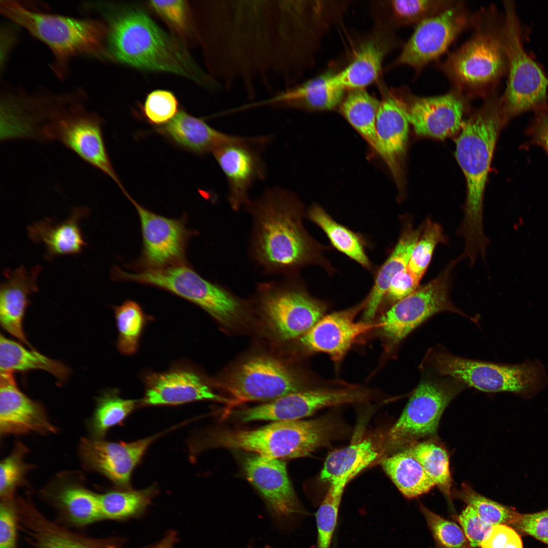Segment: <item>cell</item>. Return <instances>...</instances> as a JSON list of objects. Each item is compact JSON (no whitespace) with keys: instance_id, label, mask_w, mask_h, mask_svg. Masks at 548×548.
Masks as SVG:
<instances>
[{"instance_id":"cell-23","label":"cell","mask_w":548,"mask_h":548,"mask_svg":"<svg viewBox=\"0 0 548 548\" xmlns=\"http://www.w3.org/2000/svg\"><path fill=\"white\" fill-rule=\"evenodd\" d=\"M160 434L130 442L82 438L81 458L90 468L104 475L123 489H129L132 472L149 446Z\"/></svg>"},{"instance_id":"cell-32","label":"cell","mask_w":548,"mask_h":548,"mask_svg":"<svg viewBox=\"0 0 548 548\" xmlns=\"http://www.w3.org/2000/svg\"><path fill=\"white\" fill-rule=\"evenodd\" d=\"M46 497L58 522L70 528H83L102 520L98 494L84 487L65 486Z\"/></svg>"},{"instance_id":"cell-7","label":"cell","mask_w":548,"mask_h":548,"mask_svg":"<svg viewBox=\"0 0 548 548\" xmlns=\"http://www.w3.org/2000/svg\"><path fill=\"white\" fill-rule=\"evenodd\" d=\"M426 361L440 375L485 392H507L528 398L548 386L545 368L536 360L501 364L465 358L434 350L428 353Z\"/></svg>"},{"instance_id":"cell-12","label":"cell","mask_w":548,"mask_h":548,"mask_svg":"<svg viewBox=\"0 0 548 548\" xmlns=\"http://www.w3.org/2000/svg\"><path fill=\"white\" fill-rule=\"evenodd\" d=\"M255 301L271 331L283 341L301 337L324 316L325 311L292 276L258 283Z\"/></svg>"},{"instance_id":"cell-41","label":"cell","mask_w":548,"mask_h":548,"mask_svg":"<svg viewBox=\"0 0 548 548\" xmlns=\"http://www.w3.org/2000/svg\"><path fill=\"white\" fill-rule=\"evenodd\" d=\"M307 215L322 229L336 249L362 266L369 267L370 263L362 244L354 233L335 221L318 206L312 207Z\"/></svg>"},{"instance_id":"cell-24","label":"cell","mask_w":548,"mask_h":548,"mask_svg":"<svg viewBox=\"0 0 548 548\" xmlns=\"http://www.w3.org/2000/svg\"><path fill=\"white\" fill-rule=\"evenodd\" d=\"M364 305L323 316L300 337L301 345L312 352L327 354L334 362L339 363L359 336L379 327L378 323L355 321Z\"/></svg>"},{"instance_id":"cell-19","label":"cell","mask_w":548,"mask_h":548,"mask_svg":"<svg viewBox=\"0 0 548 548\" xmlns=\"http://www.w3.org/2000/svg\"><path fill=\"white\" fill-rule=\"evenodd\" d=\"M243 467L247 479L264 499L273 522L288 531L301 510L285 462L255 455L245 458Z\"/></svg>"},{"instance_id":"cell-47","label":"cell","mask_w":548,"mask_h":548,"mask_svg":"<svg viewBox=\"0 0 548 548\" xmlns=\"http://www.w3.org/2000/svg\"><path fill=\"white\" fill-rule=\"evenodd\" d=\"M456 496L472 506L484 521L492 526L504 524L513 526L521 515L512 508L480 494L467 485L463 484L456 492Z\"/></svg>"},{"instance_id":"cell-44","label":"cell","mask_w":548,"mask_h":548,"mask_svg":"<svg viewBox=\"0 0 548 548\" xmlns=\"http://www.w3.org/2000/svg\"><path fill=\"white\" fill-rule=\"evenodd\" d=\"M349 482L346 479L338 478L330 483L327 493L316 514L318 531L317 548H330L341 498Z\"/></svg>"},{"instance_id":"cell-5","label":"cell","mask_w":548,"mask_h":548,"mask_svg":"<svg viewBox=\"0 0 548 548\" xmlns=\"http://www.w3.org/2000/svg\"><path fill=\"white\" fill-rule=\"evenodd\" d=\"M341 426L336 418L324 416L310 420L274 421L252 430L208 431L191 443L194 452L220 447L244 450L277 459L306 456L337 435Z\"/></svg>"},{"instance_id":"cell-38","label":"cell","mask_w":548,"mask_h":548,"mask_svg":"<svg viewBox=\"0 0 548 548\" xmlns=\"http://www.w3.org/2000/svg\"><path fill=\"white\" fill-rule=\"evenodd\" d=\"M380 101L365 89L348 90L339 107L350 125L375 150V125Z\"/></svg>"},{"instance_id":"cell-56","label":"cell","mask_w":548,"mask_h":548,"mask_svg":"<svg viewBox=\"0 0 548 548\" xmlns=\"http://www.w3.org/2000/svg\"><path fill=\"white\" fill-rule=\"evenodd\" d=\"M420 283L404 268L394 276L386 294L391 300L396 302L416 291Z\"/></svg>"},{"instance_id":"cell-16","label":"cell","mask_w":548,"mask_h":548,"mask_svg":"<svg viewBox=\"0 0 548 548\" xmlns=\"http://www.w3.org/2000/svg\"><path fill=\"white\" fill-rule=\"evenodd\" d=\"M124 194L134 206L141 222L143 249L136 264L141 270L186 263L187 243L195 232L187 228L186 219L157 214L141 206L127 192Z\"/></svg>"},{"instance_id":"cell-9","label":"cell","mask_w":548,"mask_h":548,"mask_svg":"<svg viewBox=\"0 0 548 548\" xmlns=\"http://www.w3.org/2000/svg\"><path fill=\"white\" fill-rule=\"evenodd\" d=\"M0 8L5 16L47 44L59 64L77 54L104 52L108 28L98 20L36 12L15 1H1Z\"/></svg>"},{"instance_id":"cell-43","label":"cell","mask_w":548,"mask_h":548,"mask_svg":"<svg viewBox=\"0 0 548 548\" xmlns=\"http://www.w3.org/2000/svg\"><path fill=\"white\" fill-rule=\"evenodd\" d=\"M137 401L121 398L117 390L102 394L96 400L90 429L96 438H101L111 427L121 423L135 408Z\"/></svg>"},{"instance_id":"cell-4","label":"cell","mask_w":548,"mask_h":548,"mask_svg":"<svg viewBox=\"0 0 548 548\" xmlns=\"http://www.w3.org/2000/svg\"><path fill=\"white\" fill-rule=\"evenodd\" d=\"M107 47L115 60L142 70L163 71L191 78L209 88L212 77L190 60L179 44L145 13L124 11L110 21Z\"/></svg>"},{"instance_id":"cell-3","label":"cell","mask_w":548,"mask_h":548,"mask_svg":"<svg viewBox=\"0 0 548 548\" xmlns=\"http://www.w3.org/2000/svg\"><path fill=\"white\" fill-rule=\"evenodd\" d=\"M507 121L500 97L494 93L463 122L456 141L455 155L467 184L462 222L458 234L465 240L467 255L484 254L489 243L483 225L486 184L499 132Z\"/></svg>"},{"instance_id":"cell-22","label":"cell","mask_w":548,"mask_h":548,"mask_svg":"<svg viewBox=\"0 0 548 548\" xmlns=\"http://www.w3.org/2000/svg\"><path fill=\"white\" fill-rule=\"evenodd\" d=\"M269 139L268 136L251 137L246 141L224 145L213 153L226 178L228 200L234 211L249 202L250 188L256 181L265 177V166L257 149Z\"/></svg>"},{"instance_id":"cell-14","label":"cell","mask_w":548,"mask_h":548,"mask_svg":"<svg viewBox=\"0 0 548 548\" xmlns=\"http://www.w3.org/2000/svg\"><path fill=\"white\" fill-rule=\"evenodd\" d=\"M221 387L230 395L225 413L241 403L270 401L302 390L300 378L282 361L268 355L252 356L225 378Z\"/></svg>"},{"instance_id":"cell-42","label":"cell","mask_w":548,"mask_h":548,"mask_svg":"<svg viewBox=\"0 0 548 548\" xmlns=\"http://www.w3.org/2000/svg\"><path fill=\"white\" fill-rule=\"evenodd\" d=\"M114 310L118 332V349L125 355H132L138 349L145 315L140 305L132 300L114 306Z\"/></svg>"},{"instance_id":"cell-39","label":"cell","mask_w":548,"mask_h":548,"mask_svg":"<svg viewBox=\"0 0 548 548\" xmlns=\"http://www.w3.org/2000/svg\"><path fill=\"white\" fill-rule=\"evenodd\" d=\"M157 493L153 486L141 490L127 489L98 494L102 520L123 521L142 516Z\"/></svg>"},{"instance_id":"cell-29","label":"cell","mask_w":548,"mask_h":548,"mask_svg":"<svg viewBox=\"0 0 548 548\" xmlns=\"http://www.w3.org/2000/svg\"><path fill=\"white\" fill-rule=\"evenodd\" d=\"M41 270L36 265L27 270L23 266L3 272L4 281L0 288V323L3 328L28 348L34 349L23 331V321L29 305V296L38 291L37 284Z\"/></svg>"},{"instance_id":"cell-50","label":"cell","mask_w":548,"mask_h":548,"mask_svg":"<svg viewBox=\"0 0 548 548\" xmlns=\"http://www.w3.org/2000/svg\"><path fill=\"white\" fill-rule=\"evenodd\" d=\"M421 509L439 548H470L463 531L456 524L444 519L421 505Z\"/></svg>"},{"instance_id":"cell-6","label":"cell","mask_w":548,"mask_h":548,"mask_svg":"<svg viewBox=\"0 0 548 548\" xmlns=\"http://www.w3.org/2000/svg\"><path fill=\"white\" fill-rule=\"evenodd\" d=\"M472 36L441 64L443 73L462 95L487 97L507 71L503 21L484 12Z\"/></svg>"},{"instance_id":"cell-13","label":"cell","mask_w":548,"mask_h":548,"mask_svg":"<svg viewBox=\"0 0 548 548\" xmlns=\"http://www.w3.org/2000/svg\"><path fill=\"white\" fill-rule=\"evenodd\" d=\"M459 260L451 261L434 279L396 302L383 316L379 328L389 344L398 345L423 322L442 312L457 313L476 322L451 300L452 272Z\"/></svg>"},{"instance_id":"cell-35","label":"cell","mask_w":548,"mask_h":548,"mask_svg":"<svg viewBox=\"0 0 548 548\" xmlns=\"http://www.w3.org/2000/svg\"><path fill=\"white\" fill-rule=\"evenodd\" d=\"M1 372L39 369L52 374L60 384L65 382L71 369L62 363L50 358L34 349H27L18 342L0 335Z\"/></svg>"},{"instance_id":"cell-55","label":"cell","mask_w":548,"mask_h":548,"mask_svg":"<svg viewBox=\"0 0 548 548\" xmlns=\"http://www.w3.org/2000/svg\"><path fill=\"white\" fill-rule=\"evenodd\" d=\"M513 527L548 545V508L532 513H521Z\"/></svg>"},{"instance_id":"cell-37","label":"cell","mask_w":548,"mask_h":548,"mask_svg":"<svg viewBox=\"0 0 548 548\" xmlns=\"http://www.w3.org/2000/svg\"><path fill=\"white\" fill-rule=\"evenodd\" d=\"M381 465L400 492L407 498L417 497L436 486L420 463L405 450L384 458Z\"/></svg>"},{"instance_id":"cell-36","label":"cell","mask_w":548,"mask_h":548,"mask_svg":"<svg viewBox=\"0 0 548 548\" xmlns=\"http://www.w3.org/2000/svg\"><path fill=\"white\" fill-rule=\"evenodd\" d=\"M381 456V450L371 440L364 439L331 452L320 474L322 481L345 478L349 482Z\"/></svg>"},{"instance_id":"cell-45","label":"cell","mask_w":548,"mask_h":548,"mask_svg":"<svg viewBox=\"0 0 548 548\" xmlns=\"http://www.w3.org/2000/svg\"><path fill=\"white\" fill-rule=\"evenodd\" d=\"M423 223L421 234L405 267L420 282L428 269L435 248L438 245L446 244L448 242L439 224L429 219Z\"/></svg>"},{"instance_id":"cell-10","label":"cell","mask_w":548,"mask_h":548,"mask_svg":"<svg viewBox=\"0 0 548 548\" xmlns=\"http://www.w3.org/2000/svg\"><path fill=\"white\" fill-rule=\"evenodd\" d=\"M447 378H423L400 417L386 435L381 447V455L386 454L390 456L413 446L423 438L436 435L444 409L465 386Z\"/></svg>"},{"instance_id":"cell-34","label":"cell","mask_w":548,"mask_h":548,"mask_svg":"<svg viewBox=\"0 0 548 548\" xmlns=\"http://www.w3.org/2000/svg\"><path fill=\"white\" fill-rule=\"evenodd\" d=\"M390 44L376 37L362 43L353 60L344 68L334 73L336 82L345 90L365 89L380 76L384 59Z\"/></svg>"},{"instance_id":"cell-2","label":"cell","mask_w":548,"mask_h":548,"mask_svg":"<svg viewBox=\"0 0 548 548\" xmlns=\"http://www.w3.org/2000/svg\"><path fill=\"white\" fill-rule=\"evenodd\" d=\"M252 219V259L267 274L292 276L312 257L301 224L302 205L291 191L274 187L244 207Z\"/></svg>"},{"instance_id":"cell-25","label":"cell","mask_w":548,"mask_h":548,"mask_svg":"<svg viewBox=\"0 0 548 548\" xmlns=\"http://www.w3.org/2000/svg\"><path fill=\"white\" fill-rule=\"evenodd\" d=\"M146 391L142 400L145 405H178L198 400L222 402L228 406L231 400L213 391L195 371L186 368L147 374Z\"/></svg>"},{"instance_id":"cell-15","label":"cell","mask_w":548,"mask_h":548,"mask_svg":"<svg viewBox=\"0 0 548 548\" xmlns=\"http://www.w3.org/2000/svg\"><path fill=\"white\" fill-rule=\"evenodd\" d=\"M46 121L37 129L34 138L60 142L124 189L107 153L98 116L77 108L51 112Z\"/></svg>"},{"instance_id":"cell-28","label":"cell","mask_w":548,"mask_h":548,"mask_svg":"<svg viewBox=\"0 0 548 548\" xmlns=\"http://www.w3.org/2000/svg\"><path fill=\"white\" fill-rule=\"evenodd\" d=\"M409 123L403 108L389 91L380 101L377 114L375 151L385 162L399 187L403 185Z\"/></svg>"},{"instance_id":"cell-49","label":"cell","mask_w":548,"mask_h":548,"mask_svg":"<svg viewBox=\"0 0 548 548\" xmlns=\"http://www.w3.org/2000/svg\"><path fill=\"white\" fill-rule=\"evenodd\" d=\"M141 109L147 121L157 127L167 124L179 112L177 98L171 91L165 90L149 93Z\"/></svg>"},{"instance_id":"cell-48","label":"cell","mask_w":548,"mask_h":548,"mask_svg":"<svg viewBox=\"0 0 548 548\" xmlns=\"http://www.w3.org/2000/svg\"><path fill=\"white\" fill-rule=\"evenodd\" d=\"M27 449L21 443H17L14 450L3 460L0 465L1 500H12L17 488L24 480L29 469L28 464L23 461V457Z\"/></svg>"},{"instance_id":"cell-33","label":"cell","mask_w":548,"mask_h":548,"mask_svg":"<svg viewBox=\"0 0 548 548\" xmlns=\"http://www.w3.org/2000/svg\"><path fill=\"white\" fill-rule=\"evenodd\" d=\"M423 228V223L417 228L413 227L411 222L405 224L393 251L378 272L365 303L363 321L371 322L392 279L408 264Z\"/></svg>"},{"instance_id":"cell-20","label":"cell","mask_w":548,"mask_h":548,"mask_svg":"<svg viewBox=\"0 0 548 548\" xmlns=\"http://www.w3.org/2000/svg\"><path fill=\"white\" fill-rule=\"evenodd\" d=\"M360 398L354 387L301 390L239 411L237 415L244 422L299 420L326 407L358 403Z\"/></svg>"},{"instance_id":"cell-46","label":"cell","mask_w":548,"mask_h":548,"mask_svg":"<svg viewBox=\"0 0 548 548\" xmlns=\"http://www.w3.org/2000/svg\"><path fill=\"white\" fill-rule=\"evenodd\" d=\"M458 1L396 0L389 4L391 14L398 25H417L454 6Z\"/></svg>"},{"instance_id":"cell-18","label":"cell","mask_w":548,"mask_h":548,"mask_svg":"<svg viewBox=\"0 0 548 548\" xmlns=\"http://www.w3.org/2000/svg\"><path fill=\"white\" fill-rule=\"evenodd\" d=\"M390 91L403 108L417 134L442 140L461 130L464 122V96L455 90L429 97L416 95L406 87Z\"/></svg>"},{"instance_id":"cell-57","label":"cell","mask_w":548,"mask_h":548,"mask_svg":"<svg viewBox=\"0 0 548 548\" xmlns=\"http://www.w3.org/2000/svg\"><path fill=\"white\" fill-rule=\"evenodd\" d=\"M529 132L533 143L542 147L548 154V108L536 111Z\"/></svg>"},{"instance_id":"cell-26","label":"cell","mask_w":548,"mask_h":548,"mask_svg":"<svg viewBox=\"0 0 548 548\" xmlns=\"http://www.w3.org/2000/svg\"><path fill=\"white\" fill-rule=\"evenodd\" d=\"M334 74L325 73L278 91L268 97L238 106L236 110L265 106L312 111L334 109L340 105L345 90L335 82Z\"/></svg>"},{"instance_id":"cell-51","label":"cell","mask_w":548,"mask_h":548,"mask_svg":"<svg viewBox=\"0 0 548 548\" xmlns=\"http://www.w3.org/2000/svg\"><path fill=\"white\" fill-rule=\"evenodd\" d=\"M19 530L16 499L1 500L0 548H18Z\"/></svg>"},{"instance_id":"cell-21","label":"cell","mask_w":548,"mask_h":548,"mask_svg":"<svg viewBox=\"0 0 548 548\" xmlns=\"http://www.w3.org/2000/svg\"><path fill=\"white\" fill-rule=\"evenodd\" d=\"M19 528L33 548H125L118 537H94L49 519L29 498L16 500Z\"/></svg>"},{"instance_id":"cell-59","label":"cell","mask_w":548,"mask_h":548,"mask_svg":"<svg viewBox=\"0 0 548 548\" xmlns=\"http://www.w3.org/2000/svg\"><path fill=\"white\" fill-rule=\"evenodd\" d=\"M247 548H252V547L251 546H249ZM264 548H273V547H272L270 545H266Z\"/></svg>"},{"instance_id":"cell-52","label":"cell","mask_w":548,"mask_h":548,"mask_svg":"<svg viewBox=\"0 0 548 548\" xmlns=\"http://www.w3.org/2000/svg\"><path fill=\"white\" fill-rule=\"evenodd\" d=\"M150 7L180 33L188 27V8L185 1H152Z\"/></svg>"},{"instance_id":"cell-8","label":"cell","mask_w":548,"mask_h":548,"mask_svg":"<svg viewBox=\"0 0 548 548\" xmlns=\"http://www.w3.org/2000/svg\"><path fill=\"white\" fill-rule=\"evenodd\" d=\"M115 280L129 281L165 290L198 305L221 324L230 327L245 314L246 304L227 288L200 276L186 263L129 273L118 267Z\"/></svg>"},{"instance_id":"cell-17","label":"cell","mask_w":548,"mask_h":548,"mask_svg":"<svg viewBox=\"0 0 548 548\" xmlns=\"http://www.w3.org/2000/svg\"><path fill=\"white\" fill-rule=\"evenodd\" d=\"M469 16L463 2L416 25L395 61L417 71L442 55L466 28Z\"/></svg>"},{"instance_id":"cell-54","label":"cell","mask_w":548,"mask_h":548,"mask_svg":"<svg viewBox=\"0 0 548 548\" xmlns=\"http://www.w3.org/2000/svg\"><path fill=\"white\" fill-rule=\"evenodd\" d=\"M481 548H523L519 534L511 526L493 525L483 539Z\"/></svg>"},{"instance_id":"cell-27","label":"cell","mask_w":548,"mask_h":548,"mask_svg":"<svg viewBox=\"0 0 548 548\" xmlns=\"http://www.w3.org/2000/svg\"><path fill=\"white\" fill-rule=\"evenodd\" d=\"M56 431L42 406L19 389L13 373L1 372V435H21L31 432L45 434Z\"/></svg>"},{"instance_id":"cell-11","label":"cell","mask_w":548,"mask_h":548,"mask_svg":"<svg viewBox=\"0 0 548 548\" xmlns=\"http://www.w3.org/2000/svg\"><path fill=\"white\" fill-rule=\"evenodd\" d=\"M503 5L508 77L500 101L509 120L523 112L547 107L548 77L524 48L514 3L506 1Z\"/></svg>"},{"instance_id":"cell-30","label":"cell","mask_w":548,"mask_h":548,"mask_svg":"<svg viewBox=\"0 0 548 548\" xmlns=\"http://www.w3.org/2000/svg\"><path fill=\"white\" fill-rule=\"evenodd\" d=\"M156 130L180 147L198 154L213 153L224 145L246 141L251 138L221 132L209 125L203 118L194 117L183 110Z\"/></svg>"},{"instance_id":"cell-31","label":"cell","mask_w":548,"mask_h":548,"mask_svg":"<svg viewBox=\"0 0 548 548\" xmlns=\"http://www.w3.org/2000/svg\"><path fill=\"white\" fill-rule=\"evenodd\" d=\"M89 213L87 208L77 207L73 208L70 216L61 222L48 218L41 219L28 227V236L34 243L45 245L47 260L63 255L78 254L86 246L80 221Z\"/></svg>"},{"instance_id":"cell-40","label":"cell","mask_w":548,"mask_h":548,"mask_svg":"<svg viewBox=\"0 0 548 548\" xmlns=\"http://www.w3.org/2000/svg\"><path fill=\"white\" fill-rule=\"evenodd\" d=\"M404 450L420 463L435 486L450 500L452 480L446 450L430 440L419 442Z\"/></svg>"},{"instance_id":"cell-53","label":"cell","mask_w":548,"mask_h":548,"mask_svg":"<svg viewBox=\"0 0 548 548\" xmlns=\"http://www.w3.org/2000/svg\"><path fill=\"white\" fill-rule=\"evenodd\" d=\"M459 522L472 547L481 546L485 536L493 526L484 521L469 505L459 515Z\"/></svg>"},{"instance_id":"cell-58","label":"cell","mask_w":548,"mask_h":548,"mask_svg":"<svg viewBox=\"0 0 548 548\" xmlns=\"http://www.w3.org/2000/svg\"><path fill=\"white\" fill-rule=\"evenodd\" d=\"M178 540L177 533L175 531L170 530L167 532L158 542L146 548H174Z\"/></svg>"},{"instance_id":"cell-1","label":"cell","mask_w":548,"mask_h":548,"mask_svg":"<svg viewBox=\"0 0 548 548\" xmlns=\"http://www.w3.org/2000/svg\"><path fill=\"white\" fill-rule=\"evenodd\" d=\"M212 6V67L222 87H239L254 100L260 90L273 94L297 83L305 62L309 2L223 0Z\"/></svg>"}]
</instances>
